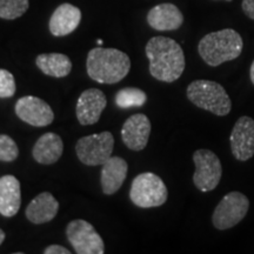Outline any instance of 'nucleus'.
Returning <instances> with one entry per match:
<instances>
[{
	"mask_svg": "<svg viewBox=\"0 0 254 254\" xmlns=\"http://www.w3.org/2000/svg\"><path fill=\"white\" fill-rule=\"evenodd\" d=\"M146 56L150 60V73L154 79L173 82L185 71V55L176 40L167 37H153L146 45Z\"/></svg>",
	"mask_w": 254,
	"mask_h": 254,
	"instance_id": "f257e3e1",
	"label": "nucleus"
},
{
	"mask_svg": "<svg viewBox=\"0 0 254 254\" xmlns=\"http://www.w3.org/2000/svg\"><path fill=\"white\" fill-rule=\"evenodd\" d=\"M87 74L100 84H117L128 74L131 60L123 51L95 47L87 55Z\"/></svg>",
	"mask_w": 254,
	"mask_h": 254,
	"instance_id": "f03ea898",
	"label": "nucleus"
},
{
	"mask_svg": "<svg viewBox=\"0 0 254 254\" xmlns=\"http://www.w3.org/2000/svg\"><path fill=\"white\" fill-rule=\"evenodd\" d=\"M243 47L244 41L240 34L232 28H225L206 34L200 40L198 52L207 65L217 67L237 59L243 52Z\"/></svg>",
	"mask_w": 254,
	"mask_h": 254,
	"instance_id": "7ed1b4c3",
	"label": "nucleus"
},
{
	"mask_svg": "<svg viewBox=\"0 0 254 254\" xmlns=\"http://www.w3.org/2000/svg\"><path fill=\"white\" fill-rule=\"evenodd\" d=\"M186 93L190 103L218 117L227 116L232 110L231 98L219 82L204 79L194 80L189 85Z\"/></svg>",
	"mask_w": 254,
	"mask_h": 254,
	"instance_id": "20e7f679",
	"label": "nucleus"
},
{
	"mask_svg": "<svg viewBox=\"0 0 254 254\" xmlns=\"http://www.w3.org/2000/svg\"><path fill=\"white\" fill-rule=\"evenodd\" d=\"M167 196V187L163 179L157 174L145 172L133 179L129 190V198L138 207H159L166 202Z\"/></svg>",
	"mask_w": 254,
	"mask_h": 254,
	"instance_id": "39448f33",
	"label": "nucleus"
},
{
	"mask_svg": "<svg viewBox=\"0 0 254 254\" xmlns=\"http://www.w3.org/2000/svg\"><path fill=\"white\" fill-rule=\"evenodd\" d=\"M114 138L112 133L105 131L97 134L82 136L75 145L78 159L87 166H99L112 157Z\"/></svg>",
	"mask_w": 254,
	"mask_h": 254,
	"instance_id": "423d86ee",
	"label": "nucleus"
},
{
	"mask_svg": "<svg viewBox=\"0 0 254 254\" xmlns=\"http://www.w3.org/2000/svg\"><path fill=\"white\" fill-rule=\"evenodd\" d=\"M250 208V200L240 192L227 193L215 207L212 215V224L220 231L228 230L239 224L246 217Z\"/></svg>",
	"mask_w": 254,
	"mask_h": 254,
	"instance_id": "0eeeda50",
	"label": "nucleus"
},
{
	"mask_svg": "<svg viewBox=\"0 0 254 254\" xmlns=\"http://www.w3.org/2000/svg\"><path fill=\"white\" fill-rule=\"evenodd\" d=\"M195 172L193 174V183L201 192L213 190L220 183L222 166L220 159L214 152L209 150H198L193 154Z\"/></svg>",
	"mask_w": 254,
	"mask_h": 254,
	"instance_id": "6e6552de",
	"label": "nucleus"
},
{
	"mask_svg": "<svg viewBox=\"0 0 254 254\" xmlns=\"http://www.w3.org/2000/svg\"><path fill=\"white\" fill-rule=\"evenodd\" d=\"M66 236L75 253L78 254H103L105 245L101 237L93 225L82 219L69 222L66 227Z\"/></svg>",
	"mask_w": 254,
	"mask_h": 254,
	"instance_id": "1a4fd4ad",
	"label": "nucleus"
},
{
	"mask_svg": "<svg viewBox=\"0 0 254 254\" xmlns=\"http://www.w3.org/2000/svg\"><path fill=\"white\" fill-rule=\"evenodd\" d=\"M14 111L19 119L34 127L49 126L55 120V113L50 105L33 95H26L18 99Z\"/></svg>",
	"mask_w": 254,
	"mask_h": 254,
	"instance_id": "9d476101",
	"label": "nucleus"
},
{
	"mask_svg": "<svg viewBox=\"0 0 254 254\" xmlns=\"http://www.w3.org/2000/svg\"><path fill=\"white\" fill-rule=\"evenodd\" d=\"M231 151L234 158L239 161H247L254 155V120L243 116L232 129Z\"/></svg>",
	"mask_w": 254,
	"mask_h": 254,
	"instance_id": "9b49d317",
	"label": "nucleus"
},
{
	"mask_svg": "<svg viewBox=\"0 0 254 254\" xmlns=\"http://www.w3.org/2000/svg\"><path fill=\"white\" fill-rule=\"evenodd\" d=\"M106 105L107 99L103 91L98 88H88L84 91L79 97L75 109L78 122L84 126L98 123Z\"/></svg>",
	"mask_w": 254,
	"mask_h": 254,
	"instance_id": "f8f14e48",
	"label": "nucleus"
},
{
	"mask_svg": "<svg viewBox=\"0 0 254 254\" xmlns=\"http://www.w3.org/2000/svg\"><path fill=\"white\" fill-rule=\"evenodd\" d=\"M151 134V122L145 114H133L124 123L122 139L132 151H141L147 146Z\"/></svg>",
	"mask_w": 254,
	"mask_h": 254,
	"instance_id": "ddd939ff",
	"label": "nucleus"
},
{
	"mask_svg": "<svg viewBox=\"0 0 254 254\" xmlns=\"http://www.w3.org/2000/svg\"><path fill=\"white\" fill-rule=\"evenodd\" d=\"M100 184L101 190L106 195H112L119 190L127 177L128 165L125 159L111 157L101 165Z\"/></svg>",
	"mask_w": 254,
	"mask_h": 254,
	"instance_id": "4468645a",
	"label": "nucleus"
},
{
	"mask_svg": "<svg viewBox=\"0 0 254 254\" xmlns=\"http://www.w3.org/2000/svg\"><path fill=\"white\" fill-rule=\"evenodd\" d=\"M81 21V11L72 4H62L56 8L50 19V32L55 37L72 33Z\"/></svg>",
	"mask_w": 254,
	"mask_h": 254,
	"instance_id": "2eb2a0df",
	"label": "nucleus"
},
{
	"mask_svg": "<svg viewBox=\"0 0 254 254\" xmlns=\"http://www.w3.org/2000/svg\"><path fill=\"white\" fill-rule=\"evenodd\" d=\"M147 23L157 31H174L183 25L184 15L176 5L166 2L150 9Z\"/></svg>",
	"mask_w": 254,
	"mask_h": 254,
	"instance_id": "dca6fc26",
	"label": "nucleus"
},
{
	"mask_svg": "<svg viewBox=\"0 0 254 254\" xmlns=\"http://www.w3.org/2000/svg\"><path fill=\"white\" fill-rule=\"evenodd\" d=\"M58 211V200L50 192H43L28 204L26 208V218L32 224H46L56 218Z\"/></svg>",
	"mask_w": 254,
	"mask_h": 254,
	"instance_id": "f3484780",
	"label": "nucleus"
},
{
	"mask_svg": "<svg viewBox=\"0 0 254 254\" xmlns=\"http://www.w3.org/2000/svg\"><path fill=\"white\" fill-rule=\"evenodd\" d=\"M21 205L20 183L14 176L0 178V214L12 218L19 212Z\"/></svg>",
	"mask_w": 254,
	"mask_h": 254,
	"instance_id": "a211bd4d",
	"label": "nucleus"
},
{
	"mask_svg": "<svg viewBox=\"0 0 254 254\" xmlns=\"http://www.w3.org/2000/svg\"><path fill=\"white\" fill-rule=\"evenodd\" d=\"M64 152L62 138L57 133H45L38 139L32 150L34 160L41 165H52L59 160Z\"/></svg>",
	"mask_w": 254,
	"mask_h": 254,
	"instance_id": "6ab92c4d",
	"label": "nucleus"
},
{
	"mask_svg": "<svg viewBox=\"0 0 254 254\" xmlns=\"http://www.w3.org/2000/svg\"><path fill=\"white\" fill-rule=\"evenodd\" d=\"M37 67L44 74L53 78H64L72 71V62L63 53H43L36 59Z\"/></svg>",
	"mask_w": 254,
	"mask_h": 254,
	"instance_id": "aec40b11",
	"label": "nucleus"
},
{
	"mask_svg": "<svg viewBox=\"0 0 254 254\" xmlns=\"http://www.w3.org/2000/svg\"><path fill=\"white\" fill-rule=\"evenodd\" d=\"M147 95L140 88L126 87L120 90L116 94V104L120 109H129V107L144 106Z\"/></svg>",
	"mask_w": 254,
	"mask_h": 254,
	"instance_id": "412c9836",
	"label": "nucleus"
},
{
	"mask_svg": "<svg viewBox=\"0 0 254 254\" xmlns=\"http://www.w3.org/2000/svg\"><path fill=\"white\" fill-rule=\"evenodd\" d=\"M28 0H0V18L13 20L28 9Z\"/></svg>",
	"mask_w": 254,
	"mask_h": 254,
	"instance_id": "4be33fe9",
	"label": "nucleus"
},
{
	"mask_svg": "<svg viewBox=\"0 0 254 254\" xmlns=\"http://www.w3.org/2000/svg\"><path fill=\"white\" fill-rule=\"evenodd\" d=\"M19 155L18 146L11 136L0 134V161L12 163Z\"/></svg>",
	"mask_w": 254,
	"mask_h": 254,
	"instance_id": "5701e85b",
	"label": "nucleus"
},
{
	"mask_svg": "<svg viewBox=\"0 0 254 254\" xmlns=\"http://www.w3.org/2000/svg\"><path fill=\"white\" fill-rule=\"evenodd\" d=\"M15 91H17V86H15L13 74L7 69L0 68V98L7 99V98L13 97Z\"/></svg>",
	"mask_w": 254,
	"mask_h": 254,
	"instance_id": "b1692460",
	"label": "nucleus"
},
{
	"mask_svg": "<svg viewBox=\"0 0 254 254\" xmlns=\"http://www.w3.org/2000/svg\"><path fill=\"white\" fill-rule=\"evenodd\" d=\"M241 7H243L244 13L254 20V0H243Z\"/></svg>",
	"mask_w": 254,
	"mask_h": 254,
	"instance_id": "393cba45",
	"label": "nucleus"
},
{
	"mask_svg": "<svg viewBox=\"0 0 254 254\" xmlns=\"http://www.w3.org/2000/svg\"><path fill=\"white\" fill-rule=\"evenodd\" d=\"M44 253L45 254H69L71 253V251L60 245H51L49 247H46L45 251H44Z\"/></svg>",
	"mask_w": 254,
	"mask_h": 254,
	"instance_id": "a878e982",
	"label": "nucleus"
},
{
	"mask_svg": "<svg viewBox=\"0 0 254 254\" xmlns=\"http://www.w3.org/2000/svg\"><path fill=\"white\" fill-rule=\"evenodd\" d=\"M250 78H251V81H252V84L254 85V62L252 63V65H251V69H250Z\"/></svg>",
	"mask_w": 254,
	"mask_h": 254,
	"instance_id": "bb28decb",
	"label": "nucleus"
},
{
	"mask_svg": "<svg viewBox=\"0 0 254 254\" xmlns=\"http://www.w3.org/2000/svg\"><path fill=\"white\" fill-rule=\"evenodd\" d=\"M5 232L1 230V228H0V245H1L2 243H4V240H5Z\"/></svg>",
	"mask_w": 254,
	"mask_h": 254,
	"instance_id": "cd10ccee",
	"label": "nucleus"
},
{
	"mask_svg": "<svg viewBox=\"0 0 254 254\" xmlns=\"http://www.w3.org/2000/svg\"><path fill=\"white\" fill-rule=\"evenodd\" d=\"M97 43L98 44H99V45L101 46V45H103V40H101V39H98V41H97Z\"/></svg>",
	"mask_w": 254,
	"mask_h": 254,
	"instance_id": "c85d7f7f",
	"label": "nucleus"
},
{
	"mask_svg": "<svg viewBox=\"0 0 254 254\" xmlns=\"http://www.w3.org/2000/svg\"><path fill=\"white\" fill-rule=\"evenodd\" d=\"M226 1H232V0H226Z\"/></svg>",
	"mask_w": 254,
	"mask_h": 254,
	"instance_id": "c756f323",
	"label": "nucleus"
}]
</instances>
